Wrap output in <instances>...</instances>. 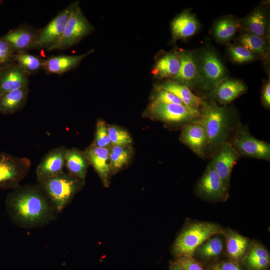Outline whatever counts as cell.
Returning <instances> with one entry per match:
<instances>
[{
  "mask_svg": "<svg viewBox=\"0 0 270 270\" xmlns=\"http://www.w3.org/2000/svg\"><path fill=\"white\" fill-rule=\"evenodd\" d=\"M239 42L255 55H263L266 52V44L262 37L249 32L244 34L239 38Z\"/></svg>",
  "mask_w": 270,
  "mask_h": 270,
  "instance_id": "f546056e",
  "label": "cell"
},
{
  "mask_svg": "<svg viewBox=\"0 0 270 270\" xmlns=\"http://www.w3.org/2000/svg\"><path fill=\"white\" fill-rule=\"evenodd\" d=\"M36 35L30 30L20 28L10 32L4 38L9 44L13 50L20 52L34 48Z\"/></svg>",
  "mask_w": 270,
  "mask_h": 270,
  "instance_id": "d4e9b609",
  "label": "cell"
},
{
  "mask_svg": "<svg viewBox=\"0 0 270 270\" xmlns=\"http://www.w3.org/2000/svg\"><path fill=\"white\" fill-rule=\"evenodd\" d=\"M152 102L172 104L185 106L182 101L174 94L160 88L158 89Z\"/></svg>",
  "mask_w": 270,
  "mask_h": 270,
  "instance_id": "d590c367",
  "label": "cell"
},
{
  "mask_svg": "<svg viewBox=\"0 0 270 270\" xmlns=\"http://www.w3.org/2000/svg\"><path fill=\"white\" fill-rule=\"evenodd\" d=\"M92 52L93 50H91L80 56H61L50 58L44 61L43 68L50 73L61 74L78 66Z\"/></svg>",
  "mask_w": 270,
  "mask_h": 270,
  "instance_id": "ac0fdd59",
  "label": "cell"
},
{
  "mask_svg": "<svg viewBox=\"0 0 270 270\" xmlns=\"http://www.w3.org/2000/svg\"><path fill=\"white\" fill-rule=\"evenodd\" d=\"M108 132L112 146H130L132 143L130 134L118 126H108Z\"/></svg>",
  "mask_w": 270,
  "mask_h": 270,
  "instance_id": "1f68e13d",
  "label": "cell"
},
{
  "mask_svg": "<svg viewBox=\"0 0 270 270\" xmlns=\"http://www.w3.org/2000/svg\"><path fill=\"white\" fill-rule=\"evenodd\" d=\"M230 143L240 156L270 161V144L254 137L246 127L238 128Z\"/></svg>",
  "mask_w": 270,
  "mask_h": 270,
  "instance_id": "52a82bcc",
  "label": "cell"
},
{
  "mask_svg": "<svg viewBox=\"0 0 270 270\" xmlns=\"http://www.w3.org/2000/svg\"><path fill=\"white\" fill-rule=\"evenodd\" d=\"M58 214L70 204L81 190L84 182L63 172L38 182Z\"/></svg>",
  "mask_w": 270,
  "mask_h": 270,
  "instance_id": "7a4b0ae2",
  "label": "cell"
},
{
  "mask_svg": "<svg viewBox=\"0 0 270 270\" xmlns=\"http://www.w3.org/2000/svg\"><path fill=\"white\" fill-rule=\"evenodd\" d=\"M220 270H240L238 266L231 262H226L219 267Z\"/></svg>",
  "mask_w": 270,
  "mask_h": 270,
  "instance_id": "b9f144b4",
  "label": "cell"
},
{
  "mask_svg": "<svg viewBox=\"0 0 270 270\" xmlns=\"http://www.w3.org/2000/svg\"><path fill=\"white\" fill-rule=\"evenodd\" d=\"M214 270H220V268L218 266H216L214 267Z\"/></svg>",
  "mask_w": 270,
  "mask_h": 270,
  "instance_id": "ee69618b",
  "label": "cell"
},
{
  "mask_svg": "<svg viewBox=\"0 0 270 270\" xmlns=\"http://www.w3.org/2000/svg\"><path fill=\"white\" fill-rule=\"evenodd\" d=\"M180 140L198 157L206 156L207 136L200 118L184 125Z\"/></svg>",
  "mask_w": 270,
  "mask_h": 270,
  "instance_id": "8fae6325",
  "label": "cell"
},
{
  "mask_svg": "<svg viewBox=\"0 0 270 270\" xmlns=\"http://www.w3.org/2000/svg\"><path fill=\"white\" fill-rule=\"evenodd\" d=\"M198 249L202 256L212 258L221 254L223 250V244L220 238H214L209 240Z\"/></svg>",
  "mask_w": 270,
  "mask_h": 270,
  "instance_id": "e575fe53",
  "label": "cell"
},
{
  "mask_svg": "<svg viewBox=\"0 0 270 270\" xmlns=\"http://www.w3.org/2000/svg\"><path fill=\"white\" fill-rule=\"evenodd\" d=\"M170 270H184L178 264H174L170 268Z\"/></svg>",
  "mask_w": 270,
  "mask_h": 270,
  "instance_id": "7bdbcfd3",
  "label": "cell"
},
{
  "mask_svg": "<svg viewBox=\"0 0 270 270\" xmlns=\"http://www.w3.org/2000/svg\"><path fill=\"white\" fill-rule=\"evenodd\" d=\"M0 64H1L0 63V74L1 72H2V67H1Z\"/></svg>",
  "mask_w": 270,
  "mask_h": 270,
  "instance_id": "f6af8a7d",
  "label": "cell"
},
{
  "mask_svg": "<svg viewBox=\"0 0 270 270\" xmlns=\"http://www.w3.org/2000/svg\"><path fill=\"white\" fill-rule=\"evenodd\" d=\"M6 208L13 224L26 229L44 226L58 216L39 184L12 190L6 198Z\"/></svg>",
  "mask_w": 270,
  "mask_h": 270,
  "instance_id": "6da1fadb",
  "label": "cell"
},
{
  "mask_svg": "<svg viewBox=\"0 0 270 270\" xmlns=\"http://www.w3.org/2000/svg\"><path fill=\"white\" fill-rule=\"evenodd\" d=\"M200 193L213 200L224 198L228 190L216 172L212 162L209 163L198 185Z\"/></svg>",
  "mask_w": 270,
  "mask_h": 270,
  "instance_id": "4fadbf2b",
  "label": "cell"
},
{
  "mask_svg": "<svg viewBox=\"0 0 270 270\" xmlns=\"http://www.w3.org/2000/svg\"><path fill=\"white\" fill-rule=\"evenodd\" d=\"M180 66V54H167L156 63L152 73L156 78H174L178 74Z\"/></svg>",
  "mask_w": 270,
  "mask_h": 270,
  "instance_id": "603a6c76",
  "label": "cell"
},
{
  "mask_svg": "<svg viewBox=\"0 0 270 270\" xmlns=\"http://www.w3.org/2000/svg\"><path fill=\"white\" fill-rule=\"evenodd\" d=\"M178 264L184 270H204L200 264L190 256H182L179 260Z\"/></svg>",
  "mask_w": 270,
  "mask_h": 270,
  "instance_id": "74e56055",
  "label": "cell"
},
{
  "mask_svg": "<svg viewBox=\"0 0 270 270\" xmlns=\"http://www.w3.org/2000/svg\"><path fill=\"white\" fill-rule=\"evenodd\" d=\"M262 258H269V254L266 250L260 246L254 247L249 253L247 260L248 262Z\"/></svg>",
  "mask_w": 270,
  "mask_h": 270,
  "instance_id": "f35d334b",
  "label": "cell"
},
{
  "mask_svg": "<svg viewBox=\"0 0 270 270\" xmlns=\"http://www.w3.org/2000/svg\"><path fill=\"white\" fill-rule=\"evenodd\" d=\"M159 88L174 94L189 108L200 110V108L202 106L204 103L200 98L194 94L186 85L168 81L162 84Z\"/></svg>",
  "mask_w": 270,
  "mask_h": 270,
  "instance_id": "7402d4cb",
  "label": "cell"
},
{
  "mask_svg": "<svg viewBox=\"0 0 270 270\" xmlns=\"http://www.w3.org/2000/svg\"><path fill=\"white\" fill-rule=\"evenodd\" d=\"M262 100L264 106L267 108H269L270 106V84L269 81L263 87Z\"/></svg>",
  "mask_w": 270,
  "mask_h": 270,
  "instance_id": "ab89813d",
  "label": "cell"
},
{
  "mask_svg": "<svg viewBox=\"0 0 270 270\" xmlns=\"http://www.w3.org/2000/svg\"><path fill=\"white\" fill-rule=\"evenodd\" d=\"M220 228L210 222H198L190 225L177 238L174 251L182 256H191L204 242L212 236L220 233Z\"/></svg>",
  "mask_w": 270,
  "mask_h": 270,
  "instance_id": "277c9868",
  "label": "cell"
},
{
  "mask_svg": "<svg viewBox=\"0 0 270 270\" xmlns=\"http://www.w3.org/2000/svg\"><path fill=\"white\" fill-rule=\"evenodd\" d=\"M239 24L232 18H224L216 24L214 34L216 38L220 42H225L231 40L236 34Z\"/></svg>",
  "mask_w": 270,
  "mask_h": 270,
  "instance_id": "484cf974",
  "label": "cell"
},
{
  "mask_svg": "<svg viewBox=\"0 0 270 270\" xmlns=\"http://www.w3.org/2000/svg\"><path fill=\"white\" fill-rule=\"evenodd\" d=\"M201 70L208 80L216 84H218L224 80L226 75L225 68L218 58L212 51L204 52L200 59Z\"/></svg>",
  "mask_w": 270,
  "mask_h": 270,
  "instance_id": "9a60e30c",
  "label": "cell"
},
{
  "mask_svg": "<svg viewBox=\"0 0 270 270\" xmlns=\"http://www.w3.org/2000/svg\"><path fill=\"white\" fill-rule=\"evenodd\" d=\"M28 73L18 65L2 69L0 74V95L28 87Z\"/></svg>",
  "mask_w": 270,
  "mask_h": 270,
  "instance_id": "5bb4252c",
  "label": "cell"
},
{
  "mask_svg": "<svg viewBox=\"0 0 270 270\" xmlns=\"http://www.w3.org/2000/svg\"><path fill=\"white\" fill-rule=\"evenodd\" d=\"M72 6L73 4L62 10L36 35L34 48L48 49L58 42L64 32Z\"/></svg>",
  "mask_w": 270,
  "mask_h": 270,
  "instance_id": "30bf717a",
  "label": "cell"
},
{
  "mask_svg": "<svg viewBox=\"0 0 270 270\" xmlns=\"http://www.w3.org/2000/svg\"><path fill=\"white\" fill-rule=\"evenodd\" d=\"M68 150L64 146L56 147L44 156L36 170L38 182L64 172Z\"/></svg>",
  "mask_w": 270,
  "mask_h": 270,
  "instance_id": "7c38bea8",
  "label": "cell"
},
{
  "mask_svg": "<svg viewBox=\"0 0 270 270\" xmlns=\"http://www.w3.org/2000/svg\"><path fill=\"white\" fill-rule=\"evenodd\" d=\"M246 91V86L240 80H226L217 85L215 95L221 103L228 104L240 97Z\"/></svg>",
  "mask_w": 270,
  "mask_h": 270,
  "instance_id": "cb8c5ba5",
  "label": "cell"
},
{
  "mask_svg": "<svg viewBox=\"0 0 270 270\" xmlns=\"http://www.w3.org/2000/svg\"><path fill=\"white\" fill-rule=\"evenodd\" d=\"M92 145L108 149L112 146L108 134L107 125L103 120H100L97 122L94 140Z\"/></svg>",
  "mask_w": 270,
  "mask_h": 270,
  "instance_id": "d6a6232c",
  "label": "cell"
},
{
  "mask_svg": "<svg viewBox=\"0 0 270 270\" xmlns=\"http://www.w3.org/2000/svg\"><path fill=\"white\" fill-rule=\"evenodd\" d=\"M32 162L26 158H20L0 152V188L14 190L29 172Z\"/></svg>",
  "mask_w": 270,
  "mask_h": 270,
  "instance_id": "8992f818",
  "label": "cell"
},
{
  "mask_svg": "<svg viewBox=\"0 0 270 270\" xmlns=\"http://www.w3.org/2000/svg\"><path fill=\"white\" fill-rule=\"evenodd\" d=\"M248 244V241L244 237L236 233H232L227 239V252L230 257L238 260L244 254Z\"/></svg>",
  "mask_w": 270,
  "mask_h": 270,
  "instance_id": "83f0119b",
  "label": "cell"
},
{
  "mask_svg": "<svg viewBox=\"0 0 270 270\" xmlns=\"http://www.w3.org/2000/svg\"><path fill=\"white\" fill-rule=\"evenodd\" d=\"M94 30V26L84 16L79 2L74 3L62 36L56 44L48 50L50 51L69 48L76 44Z\"/></svg>",
  "mask_w": 270,
  "mask_h": 270,
  "instance_id": "5b68a950",
  "label": "cell"
},
{
  "mask_svg": "<svg viewBox=\"0 0 270 270\" xmlns=\"http://www.w3.org/2000/svg\"><path fill=\"white\" fill-rule=\"evenodd\" d=\"M13 50L4 38H0V63H6L14 59Z\"/></svg>",
  "mask_w": 270,
  "mask_h": 270,
  "instance_id": "8d00e7d4",
  "label": "cell"
},
{
  "mask_svg": "<svg viewBox=\"0 0 270 270\" xmlns=\"http://www.w3.org/2000/svg\"><path fill=\"white\" fill-rule=\"evenodd\" d=\"M246 25L249 33L264 37L267 28V19L262 11H254L247 18Z\"/></svg>",
  "mask_w": 270,
  "mask_h": 270,
  "instance_id": "f1b7e54d",
  "label": "cell"
},
{
  "mask_svg": "<svg viewBox=\"0 0 270 270\" xmlns=\"http://www.w3.org/2000/svg\"><path fill=\"white\" fill-rule=\"evenodd\" d=\"M180 66L178 74L173 79L182 84H192L200 77L199 67L194 55L189 52L180 54Z\"/></svg>",
  "mask_w": 270,
  "mask_h": 270,
  "instance_id": "d6986e66",
  "label": "cell"
},
{
  "mask_svg": "<svg viewBox=\"0 0 270 270\" xmlns=\"http://www.w3.org/2000/svg\"><path fill=\"white\" fill-rule=\"evenodd\" d=\"M200 120L206 130L207 146L206 154L218 149L225 142L230 130L228 112L216 104L204 103Z\"/></svg>",
  "mask_w": 270,
  "mask_h": 270,
  "instance_id": "3957f363",
  "label": "cell"
},
{
  "mask_svg": "<svg viewBox=\"0 0 270 270\" xmlns=\"http://www.w3.org/2000/svg\"><path fill=\"white\" fill-rule=\"evenodd\" d=\"M150 112L156 118L164 122L184 125L199 120L202 116L198 110L172 104L152 102Z\"/></svg>",
  "mask_w": 270,
  "mask_h": 270,
  "instance_id": "ba28073f",
  "label": "cell"
},
{
  "mask_svg": "<svg viewBox=\"0 0 270 270\" xmlns=\"http://www.w3.org/2000/svg\"><path fill=\"white\" fill-rule=\"evenodd\" d=\"M240 156L230 142H224L217 150L212 163L224 186L228 189L232 172Z\"/></svg>",
  "mask_w": 270,
  "mask_h": 270,
  "instance_id": "9c48e42d",
  "label": "cell"
},
{
  "mask_svg": "<svg viewBox=\"0 0 270 270\" xmlns=\"http://www.w3.org/2000/svg\"><path fill=\"white\" fill-rule=\"evenodd\" d=\"M250 265L254 268L256 270H260L266 267L269 263V258H262L256 259L248 261Z\"/></svg>",
  "mask_w": 270,
  "mask_h": 270,
  "instance_id": "60d3db41",
  "label": "cell"
},
{
  "mask_svg": "<svg viewBox=\"0 0 270 270\" xmlns=\"http://www.w3.org/2000/svg\"><path fill=\"white\" fill-rule=\"evenodd\" d=\"M130 146H112L110 148V168L114 171L118 170L129 162L132 154Z\"/></svg>",
  "mask_w": 270,
  "mask_h": 270,
  "instance_id": "4316f807",
  "label": "cell"
},
{
  "mask_svg": "<svg viewBox=\"0 0 270 270\" xmlns=\"http://www.w3.org/2000/svg\"><path fill=\"white\" fill-rule=\"evenodd\" d=\"M229 54L232 60L236 63L244 64L254 61L256 55L242 46H231Z\"/></svg>",
  "mask_w": 270,
  "mask_h": 270,
  "instance_id": "836d02e7",
  "label": "cell"
},
{
  "mask_svg": "<svg viewBox=\"0 0 270 270\" xmlns=\"http://www.w3.org/2000/svg\"><path fill=\"white\" fill-rule=\"evenodd\" d=\"M14 60L28 74L43 68L44 61L34 56L24 52L14 55Z\"/></svg>",
  "mask_w": 270,
  "mask_h": 270,
  "instance_id": "4dcf8cb0",
  "label": "cell"
},
{
  "mask_svg": "<svg viewBox=\"0 0 270 270\" xmlns=\"http://www.w3.org/2000/svg\"><path fill=\"white\" fill-rule=\"evenodd\" d=\"M84 152L104 184H107L111 170L110 149L91 145Z\"/></svg>",
  "mask_w": 270,
  "mask_h": 270,
  "instance_id": "2e32d148",
  "label": "cell"
},
{
  "mask_svg": "<svg viewBox=\"0 0 270 270\" xmlns=\"http://www.w3.org/2000/svg\"><path fill=\"white\" fill-rule=\"evenodd\" d=\"M199 23L194 16L188 12L177 16L172 23L174 40L186 39L194 35L199 28Z\"/></svg>",
  "mask_w": 270,
  "mask_h": 270,
  "instance_id": "e0dca14e",
  "label": "cell"
},
{
  "mask_svg": "<svg viewBox=\"0 0 270 270\" xmlns=\"http://www.w3.org/2000/svg\"><path fill=\"white\" fill-rule=\"evenodd\" d=\"M90 164L84 152L74 148L68 150L65 166L68 174L84 182Z\"/></svg>",
  "mask_w": 270,
  "mask_h": 270,
  "instance_id": "ffe728a7",
  "label": "cell"
},
{
  "mask_svg": "<svg viewBox=\"0 0 270 270\" xmlns=\"http://www.w3.org/2000/svg\"><path fill=\"white\" fill-rule=\"evenodd\" d=\"M28 92V87H26L0 95V112L12 114L22 109L26 104Z\"/></svg>",
  "mask_w": 270,
  "mask_h": 270,
  "instance_id": "44dd1931",
  "label": "cell"
}]
</instances>
